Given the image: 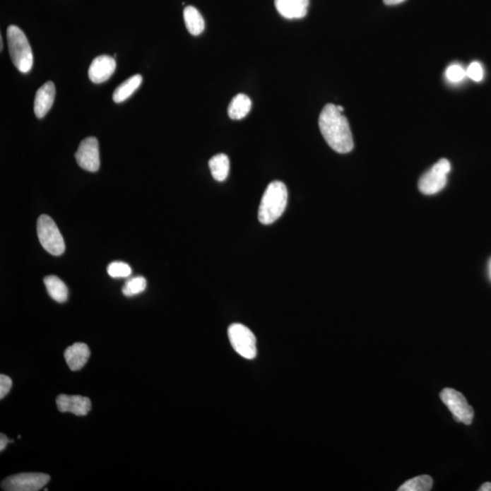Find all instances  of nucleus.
Instances as JSON below:
<instances>
[{
	"mask_svg": "<svg viewBox=\"0 0 491 491\" xmlns=\"http://www.w3.org/2000/svg\"><path fill=\"white\" fill-rule=\"evenodd\" d=\"M319 125L323 138L332 150L341 154L353 150L354 142L350 125L337 106L328 104L324 107L319 115Z\"/></svg>",
	"mask_w": 491,
	"mask_h": 491,
	"instance_id": "f257e3e1",
	"label": "nucleus"
},
{
	"mask_svg": "<svg viewBox=\"0 0 491 491\" xmlns=\"http://www.w3.org/2000/svg\"><path fill=\"white\" fill-rule=\"evenodd\" d=\"M287 203V187L281 182H271L262 196L259 208V220L264 225L275 223L284 213Z\"/></svg>",
	"mask_w": 491,
	"mask_h": 491,
	"instance_id": "f03ea898",
	"label": "nucleus"
},
{
	"mask_svg": "<svg viewBox=\"0 0 491 491\" xmlns=\"http://www.w3.org/2000/svg\"><path fill=\"white\" fill-rule=\"evenodd\" d=\"M9 55L18 71L28 73L33 66V53L26 35L20 28L11 25L7 30Z\"/></svg>",
	"mask_w": 491,
	"mask_h": 491,
	"instance_id": "7ed1b4c3",
	"label": "nucleus"
},
{
	"mask_svg": "<svg viewBox=\"0 0 491 491\" xmlns=\"http://www.w3.org/2000/svg\"><path fill=\"white\" fill-rule=\"evenodd\" d=\"M37 230L41 246L47 253L53 256H60L64 253V239L52 218L41 215L37 220Z\"/></svg>",
	"mask_w": 491,
	"mask_h": 491,
	"instance_id": "20e7f679",
	"label": "nucleus"
},
{
	"mask_svg": "<svg viewBox=\"0 0 491 491\" xmlns=\"http://www.w3.org/2000/svg\"><path fill=\"white\" fill-rule=\"evenodd\" d=\"M451 165L446 158H442L427 171L419 182V189L425 195L437 194L445 188Z\"/></svg>",
	"mask_w": 491,
	"mask_h": 491,
	"instance_id": "39448f33",
	"label": "nucleus"
},
{
	"mask_svg": "<svg viewBox=\"0 0 491 491\" xmlns=\"http://www.w3.org/2000/svg\"><path fill=\"white\" fill-rule=\"evenodd\" d=\"M229 338L237 353L247 360L255 359L256 356V341L255 335L249 328L242 324H232L229 328Z\"/></svg>",
	"mask_w": 491,
	"mask_h": 491,
	"instance_id": "423d86ee",
	"label": "nucleus"
},
{
	"mask_svg": "<svg viewBox=\"0 0 491 491\" xmlns=\"http://www.w3.org/2000/svg\"><path fill=\"white\" fill-rule=\"evenodd\" d=\"M440 398L453 414L456 421L471 425L474 418L473 408L461 392L446 388L440 392Z\"/></svg>",
	"mask_w": 491,
	"mask_h": 491,
	"instance_id": "0eeeda50",
	"label": "nucleus"
},
{
	"mask_svg": "<svg viewBox=\"0 0 491 491\" xmlns=\"http://www.w3.org/2000/svg\"><path fill=\"white\" fill-rule=\"evenodd\" d=\"M50 477L45 473H20L5 478L2 489L7 491H39L49 483Z\"/></svg>",
	"mask_w": 491,
	"mask_h": 491,
	"instance_id": "6e6552de",
	"label": "nucleus"
},
{
	"mask_svg": "<svg viewBox=\"0 0 491 491\" xmlns=\"http://www.w3.org/2000/svg\"><path fill=\"white\" fill-rule=\"evenodd\" d=\"M75 158L81 169L90 172H96L100 170V148L97 139L88 137L82 141L78 151L76 152Z\"/></svg>",
	"mask_w": 491,
	"mask_h": 491,
	"instance_id": "1a4fd4ad",
	"label": "nucleus"
},
{
	"mask_svg": "<svg viewBox=\"0 0 491 491\" xmlns=\"http://www.w3.org/2000/svg\"><path fill=\"white\" fill-rule=\"evenodd\" d=\"M116 60L107 55L97 57L88 69V78L95 84L103 83L115 72Z\"/></svg>",
	"mask_w": 491,
	"mask_h": 491,
	"instance_id": "9d476101",
	"label": "nucleus"
},
{
	"mask_svg": "<svg viewBox=\"0 0 491 491\" xmlns=\"http://www.w3.org/2000/svg\"><path fill=\"white\" fill-rule=\"evenodd\" d=\"M57 406L60 413H71L77 416H85L91 410L90 398L83 396L59 395L57 398Z\"/></svg>",
	"mask_w": 491,
	"mask_h": 491,
	"instance_id": "9b49d317",
	"label": "nucleus"
},
{
	"mask_svg": "<svg viewBox=\"0 0 491 491\" xmlns=\"http://www.w3.org/2000/svg\"><path fill=\"white\" fill-rule=\"evenodd\" d=\"M56 88L53 82L47 81L37 90L34 101V112L37 119L45 117L55 100Z\"/></svg>",
	"mask_w": 491,
	"mask_h": 491,
	"instance_id": "f8f14e48",
	"label": "nucleus"
},
{
	"mask_svg": "<svg viewBox=\"0 0 491 491\" xmlns=\"http://www.w3.org/2000/svg\"><path fill=\"white\" fill-rule=\"evenodd\" d=\"M309 0H275L276 8L288 20L302 18L308 13Z\"/></svg>",
	"mask_w": 491,
	"mask_h": 491,
	"instance_id": "ddd939ff",
	"label": "nucleus"
},
{
	"mask_svg": "<svg viewBox=\"0 0 491 491\" xmlns=\"http://www.w3.org/2000/svg\"><path fill=\"white\" fill-rule=\"evenodd\" d=\"M64 357L69 369L72 372H78L87 364L88 359H90V348L85 343L77 342V343L66 348Z\"/></svg>",
	"mask_w": 491,
	"mask_h": 491,
	"instance_id": "4468645a",
	"label": "nucleus"
},
{
	"mask_svg": "<svg viewBox=\"0 0 491 491\" xmlns=\"http://www.w3.org/2000/svg\"><path fill=\"white\" fill-rule=\"evenodd\" d=\"M44 283L47 288V293L55 302L64 303L69 299V288L64 282L57 276H47L44 278Z\"/></svg>",
	"mask_w": 491,
	"mask_h": 491,
	"instance_id": "2eb2a0df",
	"label": "nucleus"
},
{
	"mask_svg": "<svg viewBox=\"0 0 491 491\" xmlns=\"http://www.w3.org/2000/svg\"><path fill=\"white\" fill-rule=\"evenodd\" d=\"M142 81H143V78H142L141 75H134L131 78L126 79L114 91L112 97L114 102L122 103L123 101L128 100L138 90L139 85L142 83Z\"/></svg>",
	"mask_w": 491,
	"mask_h": 491,
	"instance_id": "dca6fc26",
	"label": "nucleus"
},
{
	"mask_svg": "<svg viewBox=\"0 0 491 491\" xmlns=\"http://www.w3.org/2000/svg\"><path fill=\"white\" fill-rule=\"evenodd\" d=\"M252 103L250 98L245 94H239L231 101L227 113L230 119H242L248 115L252 110Z\"/></svg>",
	"mask_w": 491,
	"mask_h": 491,
	"instance_id": "f3484780",
	"label": "nucleus"
},
{
	"mask_svg": "<svg viewBox=\"0 0 491 491\" xmlns=\"http://www.w3.org/2000/svg\"><path fill=\"white\" fill-rule=\"evenodd\" d=\"M184 20L189 32L193 36H199L203 32L205 28L203 17L196 8L189 6L184 9Z\"/></svg>",
	"mask_w": 491,
	"mask_h": 491,
	"instance_id": "a211bd4d",
	"label": "nucleus"
},
{
	"mask_svg": "<svg viewBox=\"0 0 491 491\" xmlns=\"http://www.w3.org/2000/svg\"><path fill=\"white\" fill-rule=\"evenodd\" d=\"M208 165H210L211 175L217 182H224L229 176L230 164L227 155H216L211 158Z\"/></svg>",
	"mask_w": 491,
	"mask_h": 491,
	"instance_id": "6ab92c4d",
	"label": "nucleus"
},
{
	"mask_svg": "<svg viewBox=\"0 0 491 491\" xmlns=\"http://www.w3.org/2000/svg\"><path fill=\"white\" fill-rule=\"evenodd\" d=\"M433 485L432 478L429 475H421L406 481L398 487V491H429Z\"/></svg>",
	"mask_w": 491,
	"mask_h": 491,
	"instance_id": "aec40b11",
	"label": "nucleus"
},
{
	"mask_svg": "<svg viewBox=\"0 0 491 491\" xmlns=\"http://www.w3.org/2000/svg\"><path fill=\"white\" fill-rule=\"evenodd\" d=\"M146 288H147V280L141 276H138L126 280L125 286L122 288V292L126 297H133L143 292Z\"/></svg>",
	"mask_w": 491,
	"mask_h": 491,
	"instance_id": "412c9836",
	"label": "nucleus"
},
{
	"mask_svg": "<svg viewBox=\"0 0 491 491\" xmlns=\"http://www.w3.org/2000/svg\"><path fill=\"white\" fill-rule=\"evenodd\" d=\"M107 273L114 278H128L131 275V268L125 262L115 261L107 267Z\"/></svg>",
	"mask_w": 491,
	"mask_h": 491,
	"instance_id": "4be33fe9",
	"label": "nucleus"
},
{
	"mask_svg": "<svg viewBox=\"0 0 491 491\" xmlns=\"http://www.w3.org/2000/svg\"><path fill=\"white\" fill-rule=\"evenodd\" d=\"M467 77V73L461 66L454 64L449 66L446 71V78L452 83H459Z\"/></svg>",
	"mask_w": 491,
	"mask_h": 491,
	"instance_id": "5701e85b",
	"label": "nucleus"
},
{
	"mask_svg": "<svg viewBox=\"0 0 491 491\" xmlns=\"http://www.w3.org/2000/svg\"><path fill=\"white\" fill-rule=\"evenodd\" d=\"M466 73H467V77L472 79V81L476 82L483 81L484 75L483 69V66L478 62H472L471 64L468 66Z\"/></svg>",
	"mask_w": 491,
	"mask_h": 491,
	"instance_id": "b1692460",
	"label": "nucleus"
},
{
	"mask_svg": "<svg viewBox=\"0 0 491 491\" xmlns=\"http://www.w3.org/2000/svg\"><path fill=\"white\" fill-rule=\"evenodd\" d=\"M12 379L8 376H0V398L3 400L8 394L12 388Z\"/></svg>",
	"mask_w": 491,
	"mask_h": 491,
	"instance_id": "393cba45",
	"label": "nucleus"
},
{
	"mask_svg": "<svg viewBox=\"0 0 491 491\" xmlns=\"http://www.w3.org/2000/svg\"><path fill=\"white\" fill-rule=\"evenodd\" d=\"M11 442H13V440L8 439L7 436L4 435V434H1V438H0V451H4L6 446Z\"/></svg>",
	"mask_w": 491,
	"mask_h": 491,
	"instance_id": "a878e982",
	"label": "nucleus"
},
{
	"mask_svg": "<svg viewBox=\"0 0 491 491\" xmlns=\"http://www.w3.org/2000/svg\"><path fill=\"white\" fill-rule=\"evenodd\" d=\"M386 5L388 6H395L401 4V3L404 2L405 0H383Z\"/></svg>",
	"mask_w": 491,
	"mask_h": 491,
	"instance_id": "bb28decb",
	"label": "nucleus"
},
{
	"mask_svg": "<svg viewBox=\"0 0 491 491\" xmlns=\"http://www.w3.org/2000/svg\"><path fill=\"white\" fill-rule=\"evenodd\" d=\"M480 490V491H491V483H484V484L483 485V486H481V487H480V490Z\"/></svg>",
	"mask_w": 491,
	"mask_h": 491,
	"instance_id": "cd10ccee",
	"label": "nucleus"
},
{
	"mask_svg": "<svg viewBox=\"0 0 491 491\" xmlns=\"http://www.w3.org/2000/svg\"><path fill=\"white\" fill-rule=\"evenodd\" d=\"M490 276H491V263H490Z\"/></svg>",
	"mask_w": 491,
	"mask_h": 491,
	"instance_id": "c85d7f7f",
	"label": "nucleus"
}]
</instances>
